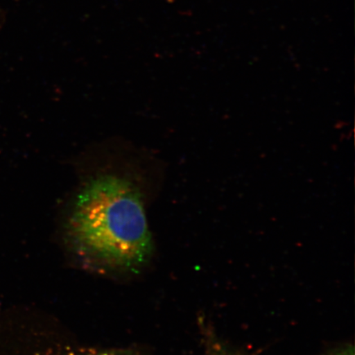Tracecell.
<instances>
[{"label": "cell", "mask_w": 355, "mask_h": 355, "mask_svg": "<svg viewBox=\"0 0 355 355\" xmlns=\"http://www.w3.org/2000/svg\"><path fill=\"white\" fill-rule=\"evenodd\" d=\"M69 230L80 250L123 268L144 263L152 252L143 198L124 178L88 182L74 202Z\"/></svg>", "instance_id": "obj_1"}, {"label": "cell", "mask_w": 355, "mask_h": 355, "mask_svg": "<svg viewBox=\"0 0 355 355\" xmlns=\"http://www.w3.org/2000/svg\"><path fill=\"white\" fill-rule=\"evenodd\" d=\"M334 355H354V349H346Z\"/></svg>", "instance_id": "obj_2"}]
</instances>
